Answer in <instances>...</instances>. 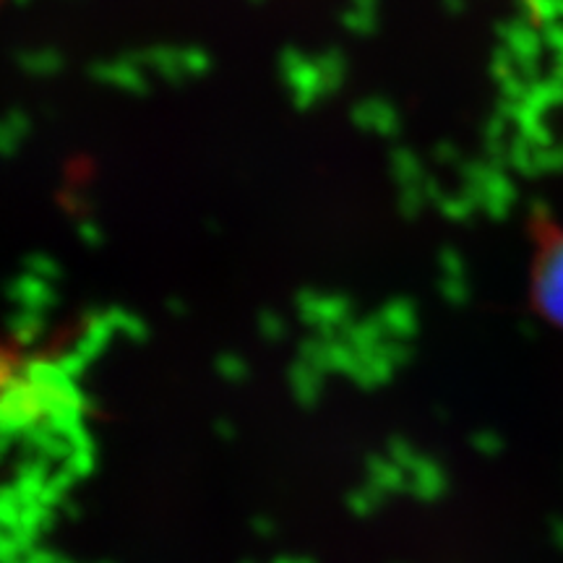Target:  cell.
Masks as SVG:
<instances>
[{
    "label": "cell",
    "instance_id": "obj_1",
    "mask_svg": "<svg viewBox=\"0 0 563 563\" xmlns=\"http://www.w3.org/2000/svg\"><path fill=\"white\" fill-rule=\"evenodd\" d=\"M30 376L21 365L0 350V433L21 418V397H30Z\"/></svg>",
    "mask_w": 563,
    "mask_h": 563
},
{
    "label": "cell",
    "instance_id": "obj_2",
    "mask_svg": "<svg viewBox=\"0 0 563 563\" xmlns=\"http://www.w3.org/2000/svg\"><path fill=\"white\" fill-rule=\"evenodd\" d=\"M540 298L548 316L563 323V251L545 266L543 279H540Z\"/></svg>",
    "mask_w": 563,
    "mask_h": 563
}]
</instances>
